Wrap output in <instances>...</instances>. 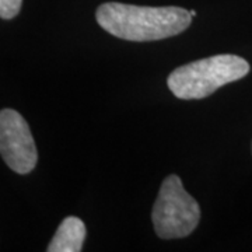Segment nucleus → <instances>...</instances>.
Listing matches in <instances>:
<instances>
[{"label": "nucleus", "instance_id": "nucleus-1", "mask_svg": "<svg viewBox=\"0 0 252 252\" xmlns=\"http://www.w3.org/2000/svg\"><path fill=\"white\" fill-rule=\"evenodd\" d=\"M101 27L111 35L135 41H158L178 35L190 26L192 14L182 7H146L118 1L101 4L95 11Z\"/></svg>", "mask_w": 252, "mask_h": 252}, {"label": "nucleus", "instance_id": "nucleus-2", "mask_svg": "<svg viewBox=\"0 0 252 252\" xmlns=\"http://www.w3.org/2000/svg\"><path fill=\"white\" fill-rule=\"evenodd\" d=\"M250 63L237 55H215L177 67L167 86L180 99H202L250 73Z\"/></svg>", "mask_w": 252, "mask_h": 252}, {"label": "nucleus", "instance_id": "nucleus-3", "mask_svg": "<svg viewBox=\"0 0 252 252\" xmlns=\"http://www.w3.org/2000/svg\"><path fill=\"white\" fill-rule=\"evenodd\" d=\"M154 231L162 240L188 237L198 227L200 207L182 187L180 177L171 174L162 181L152 210Z\"/></svg>", "mask_w": 252, "mask_h": 252}, {"label": "nucleus", "instance_id": "nucleus-4", "mask_svg": "<svg viewBox=\"0 0 252 252\" xmlns=\"http://www.w3.org/2000/svg\"><path fill=\"white\" fill-rule=\"evenodd\" d=\"M0 153L3 161L17 174H28L38 161L35 142L23 115L14 109L0 112Z\"/></svg>", "mask_w": 252, "mask_h": 252}, {"label": "nucleus", "instance_id": "nucleus-5", "mask_svg": "<svg viewBox=\"0 0 252 252\" xmlns=\"http://www.w3.org/2000/svg\"><path fill=\"white\" fill-rule=\"evenodd\" d=\"M86 224L79 217L69 216L63 219L49 243L48 252H79L83 250L86 240Z\"/></svg>", "mask_w": 252, "mask_h": 252}, {"label": "nucleus", "instance_id": "nucleus-6", "mask_svg": "<svg viewBox=\"0 0 252 252\" xmlns=\"http://www.w3.org/2000/svg\"><path fill=\"white\" fill-rule=\"evenodd\" d=\"M23 0H0V17L11 20L17 16L21 9Z\"/></svg>", "mask_w": 252, "mask_h": 252}, {"label": "nucleus", "instance_id": "nucleus-7", "mask_svg": "<svg viewBox=\"0 0 252 252\" xmlns=\"http://www.w3.org/2000/svg\"><path fill=\"white\" fill-rule=\"evenodd\" d=\"M189 11H190V14H192V17H193V16H196V11H195V10H189Z\"/></svg>", "mask_w": 252, "mask_h": 252}]
</instances>
